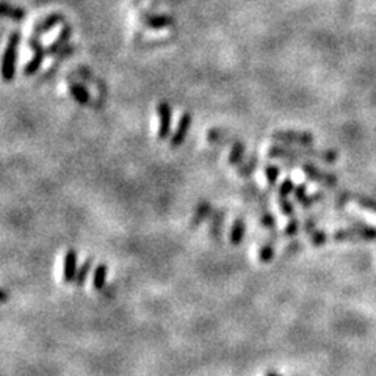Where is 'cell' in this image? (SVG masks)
<instances>
[{
  "instance_id": "1",
  "label": "cell",
  "mask_w": 376,
  "mask_h": 376,
  "mask_svg": "<svg viewBox=\"0 0 376 376\" xmlns=\"http://www.w3.org/2000/svg\"><path fill=\"white\" fill-rule=\"evenodd\" d=\"M21 42V32L13 30L8 36L7 46L0 60V79L5 83H10L14 80L16 76V63H18V49Z\"/></svg>"
},
{
  "instance_id": "2",
  "label": "cell",
  "mask_w": 376,
  "mask_h": 376,
  "mask_svg": "<svg viewBox=\"0 0 376 376\" xmlns=\"http://www.w3.org/2000/svg\"><path fill=\"white\" fill-rule=\"evenodd\" d=\"M28 47L32 49V52H33V56L30 60H28V63L24 66V69H22V72H24V76L25 77H33L36 72L41 69V66H42V61H44V58H46V47L41 44V41L36 38V36H30V39H28Z\"/></svg>"
},
{
  "instance_id": "3",
  "label": "cell",
  "mask_w": 376,
  "mask_h": 376,
  "mask_svg": "<svg viewBox=\"0 0 376 376\" xmlns=\"http://www.w3.org/2000/svg\"><path fill=\"white\" fill-rule=\"evenodd\" d=\"M140 22L144 28H148V30H165V28L174 25L176 21L172 16H168V14H152V13L141 11Z\"/></svg>"
},
{
  "instance_id": "4",
  "label": "cell",
  "mask_w": 376,
  "mask_h": 376,
  "mask_svg": "<svg viewBox=\"0 0 376 376\" xmlns=\"http://www.w3.org/2000/svg\"><path fill=\"white\" fill-rule=\"evenodd\" d=\"M171 116L172 110L168 102H158L157 105V118H158V130H157V138L158 140H166L171 134Z\"/></svg>"
},
{
  "instance_id": "5",
  "label": "cell",
  "mask_w": 376,
  "mask_h": 376,
  "mask_svg": "<svg viewBox=\"0 0 376 376\" xmlns=\"http://www.w3.org/2000/svg\"><path fill=\"white\" fill-rule=\"evenodd\" d=\"M190 129H192V114L188 111H185V113H182V116L179 118V122H177V126L174 129V132H172V135L169 138V146L171 148L182 146L188 132H190Z\"/></svg>"
},
{
  "instance_id": "6",
  "label": "cell",
  "mask_w": 376,
  "mask_h": 376,
  "mask_svg": "<svg viewBox=\"0 0 376 376\" xmlns=\"http://www.w3.org/2000/svg\"><path fill=\"white\" fill-rule=\"evenodd\" d=\"M63 22H66V16L63 13H50L49 16H46L42 21H39V22H36L35 25H33V36H36V38H39L41 35H44V33H47V32H50V30H53L55 27H58V25H61Z\"/></svg>"
},
{
  "instance_id": "7",
  "label": "cell",
  "mask_w": 376,
  "mask_h": 376,
  "mask_svg": "<svg viewBox=\"0 0 376 376\" xmlns=\"http://www.w3.org/2000/svg\"><path fill=\"white\" fill-rule=\"evenodd\" d=\"M79 271V254L76 249H68L63 260V282L71 284L76 281Z\"/></svg>"
},
{
  "instance_id": "8",
  "label": "cell",
  "mask_w": 376,
  "mask_h": 376,
  "mask_svg": "<svg viewBox=\"0 0 376 376\" xmlns=\"http://www.w3.org/2000/svg\"><path fill=\"white\" fill-rule=\"evenodd\" d=\"M374 240L376 229L371 227H354V229H343L334 234V240Z\"/></svg>"
},
{
  "instance_id": "9",
  "label": "cell",
  "mask_w": 376,
  "mask_h": 376,
  "mask_svg": "<svg viewBox=\"0 0 376 376\" xmlns=\"http://www.w3.org/2000/svg\"><path fill=\"white\" fill-rule=\"evenodd\" d=\"M68 90H69V94L72 96V99H74L76 102H79L80 105H93L94 107V102H93L94 99H93L90 90L86 88L85 85L74 82V80H68Z\"/></svg>"
},
{
  "instance_id": "10",
  "label": "cell",
  "mask_w": 376,
  "mask_h": 376,
  "mask_svg": "<svg viewBox=\"0 0 376 376\" xmlns=\"http://www.w3.org/2000/svg\"><path fill=\"white\" fill-rule=\"evenodd\" d=\"M72 36V27L71 25H63L60 33L56 35V38L50 42L49 46H46V53L47 55H56L65 46H68V41Z\"/></svg>"
},
{
  "instance_id": "11",
  "label": "cell",
  "mask_w": 376,
  "mask_h": 376,
  "mask_svg": "<svg viewBox=\"0 0 376 376\" xmlns=\"http://www.w3.org/2000/svg\"><path fill=\"white\" fill-rule=\"evenodd\" d=\"M213 210H215V209H213V206L210 204L209 201H201L199 204L196 206L195 213H193L192 220H190V227H192V229L199 227L207 218H210L212 213H213Z\"/></svg>"
},
{
  "instance_id": "12",
  "label": "cell",
  "mask_w": 376,
  "mask_h": 376,
  "mask_svg": "<svg viewBox=\"0 0 376 376\" xmlns=\"http://www.w3.org/2000/svg\"><path fill=\"white\" fill-rule=\"evenodd\" d=\"M244 152H246V146H244L241 141L234 140L232 146H230V151H229V155H227V163L230 166L238 168L244 162Z\"/></svg>"
},
{
  "instance_id": "13",
  "label": "cell",
  "mask_w": 376,
  "mask_h": 376,
  "mask_svg": "<svg viewBox=\"0 0 376 376\" xmlns=\"http://www.w3.org/2000/svg\"><path fill=\"white\" fill-rule=\"evenodd\" d=\"M0 18H7V19H11V21L21 22V21H24L27 18V11L24 8L10 5L7 2H0Z\"/></svg>"
},
{
  "instance_id": "14",
  "label": "cell",
  "mask_w": 376,
  "mask_h": 376,
  "mask_svg": "<svg viewBox=\"0 0 376 376\" xmlns=\"http://www.w3.org/2000/svg\"><path fill=\"white\" fill-rule=\"evenodd\" d=\"M274 140L279 141H290V143H301V144H310L314 137L309 134H299V132H276L273 135Z\"/></svg>"
},
{
  "instance_id": "15",
  "label": "cell",
  "mask_w": 376,
  "mask_h": 376,
  "mask_svg": "<svg viewBox=\"0 0 376 376\" xmlns=\"http://www.w3.org/2000/svg\"><path fill=\"white\" fill-rule=\"evenodd\" d=\"M226 218V210H213L212 216H210V234L218 237L221 234V229H223V223Z\"/></svg>"
},
{
  "instance_id": "16",
  "label": "cell",
  "mask_w": 376,
  "mask_h": 376,
  "mask_svg": "<svg viewBox=\"0 0 376 376\" xmlns=\"http://www.w3.org/2000/svg\"><path fill=\"white\" fill-rule=\"evenodd\" d=\"M105 282H107V265L99 264L93 274V287L97 292H102L105 288Z\"/></svg>"
},
{
  "instance_id": "17",
  "label": "cell",
  "mask_w": 376,
  "mask_h": 376,
  "mask_svg": "<svg viewBox=\"0 0 376 376\" xmlns=\"http://www.w3.org/2000/svg\"><path fill=\"white\" fill-rule=\"evenodd\" d=\"M244 229H246V226H244V220L243 218H237L232 224V227H230V243L232 244H240L243 237H244Z\"/></svg>"
},
{
  "instance_id": "18",
  "label": "cell",
  "mask_w": 376,
  "mask_h": 376,
  "mask_svg": "<svg viewBox=\"0 0 376 376\" xmlns=\"http://www.w3.org/2000/svg\"><path fill=\"white\" fill-rule=\"evenodd\" d=\"M207 141L213 144H227L234 140H230L227 132H224L221 129H210L207 130Z\"/></svg>"
},
{
  "instance_id": "19",
  "label": "cell",
  "mask_w": 376,
  "mask_h": 376,
  "mask_svg": "<svg viewBox=\"0 0 376 376\" xmlns=\"http://www.w3.org/2000/svg\"><path fill=\"white\" fill-rule=\"evenodd\" d=\"M256 168H257V158H256V155H251L246 162H243L237 168V174L240 177H251L254 174Z\"/></svg>"
},
{
  "instance_id": "20",
  "label": "cell",
  "mask_w": 376,
  "mask_h": 376,
  "mask_svg": "<svg viewBox=\"0 0 376 376\" xmlns=\"http://www.w3.org/2000/svg\"><path fill=\"white\" fill-rule=\"evenodd\" d=\"M76 74H77V77H80V79H83V80H86L88 83H91V85H94V86H97V90H99V93L102 91V93H105L107 90H105V85L102 83V82H99L91 72L88 71V69H85V68H77L76 69Z\"/></svg>"
},
{
  "instance_id": "21",
  "label": "cell",
  "mask_w": 376,
  "mask_h": 376,
  "mask_svg": "<svg viewBox=\"0 0 376 376\" xmlns=\"http://www.w3.org/2000/svg\"><path fill=\"white\" fill-rule=\"evenodd\" d=\"M91 265H93V259L88 257V259H86L85 262L82 264V267L79 268V271H77V276H76V281H74L76 285L82 287V285L85 284L86 278H88V273H90V270H91Z\"/></svg>"
},
{
  "instance_id": "22",
  "label": "cell",
  "mask_w": 376,
  "mask_h": 376,
  "mask_svg": "<svg viewBox=\"0 0 376 376\" xmlns=\"http://www.w3.org/2000/svg\"><path fill=\"white\" fill-rule=\"evenodd\" d=\"M304 169L307 171V174H310L312 177H315L317 180H320L323 183H336V177H332L331 174H323L322 171H318L317 168L310 165H304Z\"/></svg>"
},
{
  "instance_id": "23",
  "label": "cell",
  "mask_w": 376,
  "mask_h": 376,
  "mask_svg": "<svg viewBox=\"0 0 376 376\" xmlns=\"http://www.w3.org/2000/svg\"><path fill=\"white\" fill-rule=\"evenodd\" d=\"M274 257V248L271 243H267L264 244L262 248H260L259 251V260L260 262H270V260Z\"/></svg>"
},
{
  "instance_id": "24",
  "label": "cell",
  "mask_w": 376,
  "mask_h": 376,
  "mask_svg": "<svg viewBox=\"0 0 376 376\" xmlns=\"http://www.w3.org/2000/svg\"><path fill=\"white\" fill-rule=\"evenodd\" d=\"M265 177H267L268 185H274L279 177V168L273 165H265Z\"/></svg>"
},
{
  "instance_id": "25",
  "label": "cell",
  "mask_w": 376,
  "mask_h": 376,
  "mask_svg": "<svg viewBox=\"0 0 376 376\" xmlns=\"http://www.w3.org/2000/svg\"><path fill=\"white\" fill-rule=\"evenodd\" d=\"M309 235H310V241H312L314 244H317V246H320V244L326 243V240H328L326 234H323V232H317L315 229L310 230Z\"/></svg>"
},
{
  "instance_id": "26",
  "label": "cell",
  "mask_w": 376,
  "mask_h": 376,
  "mask_svg": "<svg viewBox=\"0 0 376 376\" xmlns=\"http://www.w3.org/2000/svg\"><path fill=\"white\" fill-rule=\"evenodd\" d=\"M279 207H281V210H282V213H284L285 216L293 215V207H292L290 202L287 201V198H281V199H279Z\"/></svg>"
},
{
  "instance_id": "27",
  "label": "cell",
  "mask_w": 376,
  "mask_h": 376,
  "mask_svg": "<svg viewBox=\"0 0 376 376\" xmlns=\"http://www.w3.org/2000/svg\"><path fill=\"white\" fill-rule=\"evenodd\" d=\"M293 190V183L292 180H284L282 185L279 186V198H287V195Z\"/></svg>"
},
{
  "instance_id": "28",
  "label": "cell",
  "mask_w": 376,
  "mask_h": 376,
  "mask_svg": "<svg viewBox=\"0 0 376 376\" xmlns=\"http://www.w3.org/2000/svg\"><path fill=\"white\" fill-rule=\"evenodd\" d=\"M262 224L267 229H274V218L270 213H264L262 215Z\"/></svg>"
},
{
  "instance_id": "29",
  "label": "cell",
  "mask_w": 376,
  "mask_h": 376,
  "mask_svg": "<svg viewBox=\"0 0 376 376\" xmlns=\"http://www.w3.org/2000/svg\"><path fill=\"white\" fill-rule=\"evenodd\" d=\"M296 232H298V223L295 220H292L290 223L287 224V227H285V234L290 237V235H295Z\"/></svg>"
},
{
  "instance_id": "30",
  "label": "cell",
  "mask_w": 376,
  "mask_h": 376,
  "mask_svg": "<svg viewBox=\"0 0 376 376\" xmlns=\"http://www.w3.org/2000/svg\"><path fill=\"white\" fill-rule=\"evenodd\" d=\"M8 299V292L5 288H0V302H5Z\"/></svg>"
},
{
  "instance_id": "31",
  "label": "cell",
  "mask_w": 376,
  "mask_h": 376,
  "mask_svg": "<svg viewBox=\"0 0 376 376\" xmlns=\"http://www.w3.org/2000/svg\"><path fill=\"white\" fill-rule=\"evenodd\" d=\"M265 376H281V374H278V373H273V371H268Z\"/></svg>"
},
{
  "instance_id": "32",
  "label": "cell",
  "mask_w": 376,
  "mask_h": 376,
  "mask_svg": "<svg viewBox=\"0 0 376 376\" xmlns=\"http://www.w3.org/2000/svg\"><path fill=\"white\" fill-rule=\"evenodd\" d=\"M2 38H4V28H0V42H2Z\"/></svg>"
},
{
  "instance_id": "33",
  "label": "cell",
  "mask_w": 376,
  "mask_h": 376,
  "mask_svg": "<svg viewBox=\"0 0 376 376\" xmlns=\"http://www.w3.org/2000/svg\"><path fill=\"white\" fill-rule=\"evenodd\" d=\"M140 2H143V0H134V5H137V4H140Z\"/></svg>"
}]
</instances>
